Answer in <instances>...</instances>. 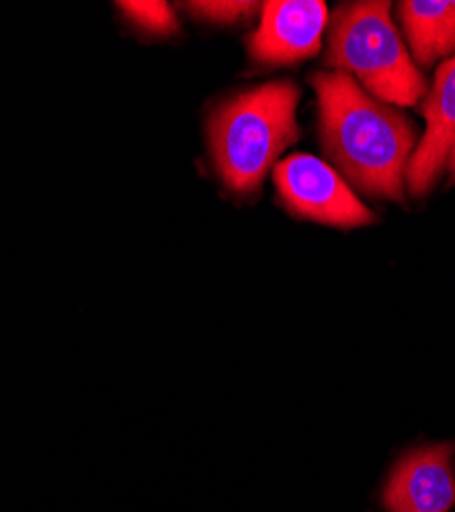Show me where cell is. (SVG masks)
Listing matches in <instances>:
<instances>
[{
  "instance_id": "cell-8",
  "label": "cell",
  "mask_w": 455,
  "mask_h": 512,
  "mask_svg": "<svg viewBox=\"0 0 455 512\" xmlns=\"http://www.w3.org/2000/svg\"><path fill=\"white\" fill-rule=\"evenodd\" d=\"M398 15L417 66L429 68L455 54L453 0H404Z\"/></svg>"
},
{
  "instance_id": "cell-6",
  "label": "cell",
  "mask_w": 455,
  "mask_h": 512,
  "mask_svg": "<svg viewBox=\"0 0 455 512\" xmlns=\"http://www.w3.org/2000/svg\"><path fill=\"white\" fill-rule=\"evenodd\" d=\"M453 445H425L402 455L384 484L388 512H449L455 506Z\"/></svg>"
},
{
  "instance_id": "cell-1",
  "label": "cell",
  "mask_w": 455,
  "mask_h": 512,
  "mask_svg": "<svg viewBox=\"0 0 455 512\" xmlns=\"http://www.w3.org/2000/svg\"><path fill=\"white\" fill-rule=\"evenodd\" d=\"M322 148L337 173L369 197L404 203L417 130L400 111L367 95L345 72L312 76Z\"/></svg>"
},
{
  "instance_id": "cell-5",
  "label": "cell",
  "mask_w": 455,
  "mask_h": 512,
  "mask_svg": "<svg viewBox=\"0 0 455 512\" xmlns=\"http://www.w3.org/2000/svg\"><path fill=\"white\" fill-rule=\"evenodd\" d=\"M261 23L248 39L251 56L267 66H285L320 52L328 9L320 0L265 3Z\"/></svg>"
},
{
  "instance_id": "cell-4",
  "label": "cell",
  "mask_w": 455,
  "mask_h": 512,
  "mask_svg": "<svg viewBox=\"0 0 455 512\" xmlns=\"http://www.w3.org/2000/svg\"><path fill=\"white\" fill-rule=\"evenodd\" d=\"M275 185L283 205L298 218L335 228H361L378 220L337 170L312 154L281 160Z\"/></svg>"
},
{
  "instance_id": "cell-11",
  "label": "cell",
  "mask_w": 455,
  "mask_h": 512,
  "mask_svg": "<svg viewBox=\"0 0 455 512\" xmlns=\"http://www.w3.org/2000/svg\"><path fill=\"white\" fill-rule=\"evenodd\" d=\"M445 166L449 168V181H451V185H455V144H453L451 150H449V156H447Z\"/></svg>"
},
{
  "instance_id": "cell-3",
  "label": "cell",
  "mask_w": 455,
  "mask_h": 512,
  "mask_svg": "<svg viewBox=\"0 0 455 512\" xmlns=\"http://www.w3.org/2000/svg\"><path fill=\"white\" fill-rule=\"evenodd\" d=\"M328 31L326 64L349 74L359 87L386 105H417L427 82L390 17V3L361 0L341 5Z\"/></svg>"
},
{
  "instance_id": "cell-10",
  "label": "cell",
  "mask_w": 455,
  "mask_h": 512,
  "mask_svg": "<svg viewBox=\"0 0 455 512\" xmlns=\"http://www.w3.org/2000/svg\"><path fill=\"white\" fill-rule=\"evenodd\" d=\"M187 11L203 21L210 23H236L240 19H248L257 11V3H236V0H228V3H220V0H212V3H187Z\"/></svg>"
},
{
  "instance_id": "cell-2",
  "label": "cell",
  "mask_w": 455,
  "mask_h": 512,
  "mask_svg": "<svg viewBox=\"0 0 455 512\" xmlns=\"http://www.w3.org/2000/svg\"><path fill=\"white\" fill-rule=\"evenodd\" d=\"M300 89L279 80L242 91L210 117V148L224 185L240 195L253 193L279 154L298 136Z\"/></svg>"
},
{
  "instance_id": "cell-9",
  "label": "cell",
  "mask_w": 455,
  "mask_h": 512,
  "mask_svg": "<svg viewBox=\"0 0 455 512\" xmlns=\"http://www.w3.org/2000/svg\"><path fill=\"white\" fill-rule=\"evenodd\" d=\"M126 15L142 29L158 35L177 31V19L167 3H119Z\"/></svg>"
},
{
  "instance_id": "cell-7",
  "label": "cell",
  "mask_w": 455,
  "mask_h": 512,
  "mask_svg": "<svg viewBox=\"0 0 455 512\" xmlns=\"http://www.w3.org/2000/svg\"><path fill=\"white\" fill-rule=\"evenodd\" d=\"M423 115L427 132L406 170V189L412 197H423L435 187L455 144V54L439 66L425 95Z\"/></svg>"
}]
</instances>
